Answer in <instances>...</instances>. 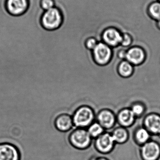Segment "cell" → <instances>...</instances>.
<instances>
[{"mask_svg":"<svg viewBox=\"0 0 160 160\" xmlns=\"http://www.w3.org/2000/svg\"><path fill=\"white\" fill-rule=\"evenodd\" d=\"M72 118L74 127L86 129L95 121L96 115L91 106L82 105L74 111Z\"/></svg>","mask_w":160,"mask_h":160,"instance_id":"cell-1","label":"cell"},{"mask_svg":"<svg viewBox=\"0 0 160 160\" xmlns=\"http://www.w3.org/2000/svg\"><path fill=\"white\" fill-rule=\"evenodd\" d=\"M68 138L70 144L79 150L87 149L92 145L94 140L86 129L81 128H75L71 131Z\"/></svg>","mask_w":160,"mask_h":160,"instance_id":"cell-2","label":"cell"},{"mask_svg":"<svg viewBox=\"0 0 160 160\" xmlns=\"http://www.w3.org/2000/svg\"><path fill=\"white\" fill-rule=\"evenodd\" d=\"M112 49L104 42H99L96 47L91 52L93 62L99 66H107L112 59L113 56Z\"/></svg>","mask_w":160,"mask_h":160,"instance_id":"cell-3","label":"cell"},{"mask_svg":"<svg viewBox=\"0 0 160 160\" xmlns=\"http://www.w3.org/2000/svg\"><path fill=\"white\" fill-rule=\"evenodd\" d=\"M63 17L59 8H53L46 10L42 18V25L46 30H56L62 25Z\"/></svg>","mask_w":160,"mask_h":160,"instance_id":"cell-4","label":"cell"},{"mask_svg":"<svg viewBox=\"0 0 160 160\" xmlns=\"http://www.w3.org/2000/svg\"><path fill=\"white\" fill-rule=\"evenodd\" d=\"M94 144L96 151L102 155L111 153L116 144L111 133L108 131H105L94 140Z\"/></svg>","mask_w":160,"mask_h":160,"instance_id":"cell-5","label":"cell"},{"mask_svg":"<svg viewBox=\"0 0 160 160\" xmlns=\"http://www.w3.org/2000/svg\"><path fill=\"white\" fill-rule=\"evenodd\" d=\"M142 160H160V143L152 139L140 148Z\"/></svg>","mask_w":160,"mask_h":160,"instance_id":"cell-6","label":"cell"},{"mask_svg":"<svg viewBox=\"0 0 160 160\" xmlns=\"http://www.w3.org/2000/svg\"><path fill=\"white\" fill-rule=\"evenodd\" d=\"M95 121L99 123L106 131L113 129L116 125V117L113 111L103 108L96 115Z\"/></svg>","mask_w":160,"mask_h":160,"instance_id":"cell-7","label":"cell"},{"mask_svg":"<svg viewBox=\"0 0 160 160\" xmlns=\"http://www.w3.org/2000/svg\"><path fill=\"white\" fill-rule=\"evenodd\" d=\"M147 59V52L141 46H132L127 49L126 60L135 66L142 65Z\"/></svg>","mask_w":160,"mask_h":160,"instance_id":"cell-8","label":"cell"},{"mask_svg":"<svg viewBox=\"0 0 160 160\" xmlns=\"http://www.w3.org/2000/svg\"><path fill=\"white\" fill-rule=\"evenodd\" d=\"M102 42L109 47L113 48L120 46L122 40V33L120 31L114 27H110L104 30L101 36Z\"/></svg>","mask_w":160,"mask_h":160,"instance_id":"cell-9","label":"cell"},{"mask_svg":"<svg viewBox=\"0 0 160 160\" xmlns=\"http://www.w3.org/2000/svg\"><path fill=\"white\" fill-rule=\"evenodd\" d=\"M142 126L153 136H160V115L156 113L148 114L145 117Z\"/></svg>","mask_w":160,"mask_h":160,"instance_id":"cell-10","label":"cell"},{"mask_svg":"<svg viewBox=\"0 0 160 160\" xmlns=\"http://www.w3.org/2000/svg\"><path fill=\"white\" fill-rule=\"evenodd\" d=\"M116 122L119 126L128 129L136 122V118L130 108H123L119 110L116 114Z\"/></svg>","mask_w":160,"mask_h":160,"instance_id":"cell-11","label":"cell"},{"mask_svg":"<svg viewBox=\"0 0 160 160\" xmlns=\"http://www.w3.org/2000/svg\"><path fill=\"white\" fill-rule=\"evenodd\" d=\"M20 154L18 148L9 143H0V160H20Z\"/></svg>","mask_w":160,"mask_h":160,"instance_id":"cell-12","label":"cell"},{"mask_svg":"<svg viewBox=\"0 0 160 160\" xmlns=\"http://www.w3.org/2000/svg\"><path fill=\"white\" fill-rule=\"evenodd\" d=\"M54 123L56 129L61 132H68L74 127L72 116L66 113L58 115L55 118Z\"/></svg>","mask_w":160,"mask_h":160,"instance_id":"cell-13","label":"cell"},{"mask_svg":"<svg viewBox=\"0 0 160 160\" xmlns=\"http://www.w3.org/2000/svg\"><path fill=\"white\" fill-rule=\"evenodd\" d=\"M134 142L141 147L152 139V135L143 126H138L132 133Z\"/></svg>","mask_w":160,"mask_h":160,"instance_id":"cell-14","label":"cell"},{"mask_svg":"<svg viewBox=\"0 0 160 160\" xmlns=\"http://www.w3.org/2000/svg\"><path fill=\"white\" fill-rule=\"evenodd\" d=\"M111 133L116 143L117 144L126 143L129 140L130 137V132L128 129L121 126L114 128Z\"/></svg>","mask_w":160,"mask_h":160,"instance_id":"cell-15","label":"cell"},{"mask_svg":"<svg viewBox=\"0 0 160 160\" xmlns=\"http://www.w3.org/2000/svg\"><path fill=\"white\" fill-rule=\"evenodd\" d=\"M134 66L126 60L121 61L117 65L116 72L123 78H128L133 75Z\"/></svg>","mask_w":160,"mask_h":160,"instance_id":"cell-16","label":"cell"},{"mask_svg":"<svg viewBox=\"0 0 160 160\" xmlns=\"http://www.w3.org/2000/svg\"><path fill=\"white\" fill-rule=\"evenodd\" d=\"M27 0H8V11L14 15H18L25 11L27 6Z\"/></svg>","mask_w":160,"mask_h":160,"instance_id":"cell-17","label":"cell"},{"mask_svg":"<svg viewBox=\"0 0 160 160\" xmlns=\"http://www.w3.org/2000/svg\"><path fill=\"white\" fill-rule=\"evenodd\" d=\"M91 138L95 140L105 132L106 131L96 121L93 122L86 128Z\"/></svg>","mask_w":160,"mask_h":160,"instance_id":"cell-18","label":"cell"},{"mask_svg":"<svg viewBox=\"0 0 160 160\" xmlns=\"http://www.w3.org/2000/svg\"><path fill=\"white\" fill-rule=\"evenodd\" d=\"M129 108L136 118L142 117L146 111V106L143 102L141 101L132 102Z\"/></svg>","mask_w":160,"mask_h":160,"instance_id":"cell-19","label":"cell"},{"mask_svg":"<svg viewBox=\"0 0 160 160\" xmlns=\"http://www.w3.org/2000/svg\"><path fill=\"white\" fill-rule=\"evenodd\" d=\"M148 12L150 17L155 20H160V2H154L148 7Z\"/></svg>","mask_w":160,"mask_h":160,"instance_id":"cell-20","label":"cell"},{"mask_svg":"<svg viewBox=\"0 0 160 160\" xmlns=\"http://www.w3.org/2000/svg\"><path fill=\"white\" fill-rule=\"evenodd\" d=\"M134 40L132 36L128 33L122 34V40L120 46L124 48H130L132 46Z\"/></svg>","mask_w":160,"mask_h":160,"instance_id":"cell-21","label":"cell"},{"mask_svg":"<svg viewBox=\"0 0 160 160\" xmlns=\"http://www.w3.org/2000/svg\"><path fill=\"white\" fill-rule=\"evenodd\" d=\"M98 41L95 38H89L85 42V48L87 50L91 52L96 47Z\"/></svg>","mask_w":160,"mask_h":160,"instance_id":"cell-22","label":"cell"},{"mask_svg":"<svg viewBox=\"0 0 160 160\" xmlns=\"http://www.w3.org/2000/svg\"><path fill=\"white\" fill-rule=\"evenodd\" d=\"M54 2L53 0H42L41 6L44 9L49 10L54 6Z\"/></svg>","mask_w":160,"mask_h":160,"instance_id":"cell-23","label":"cell"},{"mask_svg":"<svg viewBox=\"0 0 160 160\" xmlns=\"http://www.w3.org/2000/svg\"><path fill=\"white\" fill-rule=\"evenodd\" d=\"M89 160H110L106 155L100 154L97 151L90 158Z\"/></svg>","mask_w":160,"mask_h":160,"instance_id":"cell-24","label":"cell"},{"mask_svg":"<svg viewBox=\"0 0 160 160\" xmlns=\"http://www.w3.org/2000/svg\"><path fill=\"white\" fill-rule=\"evenodd\" d=\"M127 55V50L124 48L120 49L117 51L116 56L118 59H120L121 61L126 60Z\"/></svg>","mask_w":160,"mask_h":160,"instance_id":"cell-25","label":"cell"},{"mask_svg":"<svg viewBox=\"0 0 160 160\" xmlns=\"http://www.w3.org/2000/svg\"><path fill=\"white\" fill-rule=\"evenodd\" d=\"M157 25L158 28L160 30V20L157 21Z\"/></svg>","mask_w":160,"mask_h":160,"instance_id":"cell-26","label":"cell"},{"mask_svg":"<svg viewBox=\"0 0 160 160\" xmlns=\"http://www.w3.org/2000/svg\"><path fill=\"white\" fill-rule=\"evenodd\" d=\"M158 2H160V0H157Z\"/></svg>","mask_w":160,"mask_h":160,"instance_id":"cell-27","label":"cell"}]
</instances>
